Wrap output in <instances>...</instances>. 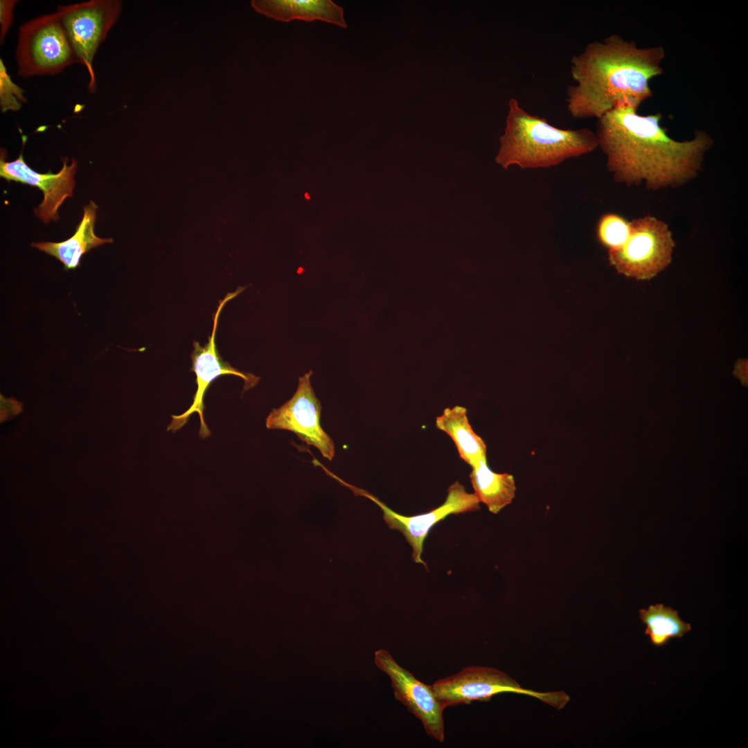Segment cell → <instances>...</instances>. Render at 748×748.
Listing matches in <instances>:
<instances>
[{
  "instance_id": "6da1fadb",
  "label": "cell",
  "mask_w": 748,
  "mask_h": 748,
  "mask_svg": "<svg viewBox=\"0 0 748 748\" xmlns=\"http://www.w3.org/2000/svg\"><path fill=\"white\" fill-rule=\"evenodd\" d=\"M659 114L640 115L637 108L622 104L598 118V146L616 181L627 185L643 181L652 189L678 186L699 170L712 143L704 132L686 141L671 139L660 125Z\"/></svg>"
},
{
  "instance_id": "7a4b0ae2",
  "label": "cell",
  "mask_w": 748,
  "mask_h": 748,
  "mask_svg": "<svg viewBox=\"0 0 748 748\" xmlns=\"http://www.w3.org/2000/svg\"><path fill=\"white\" fill-rule=\"evenodd\" d=\"M664 56L661 46L639 48L618 35L589 43L571 60L568 112L575 118L598 119L618 105L638 108L652 96L649 82L661 74Z\"/></svg>"
},
{
  "instance_id": "3957f363",
  "label": "cell",
  "mask_w": 748,
  "mask_h": 748,
  "mask_svg": "<svg viewBox=\"0 0 748 748\" xmlns=\"http://www.w3.org/2000/svg\"><path fill=\"white\" fill-rule=\"evenodd\" d=\"M506 126L500 137L495 161L504 169L549 168L589 153L598 147L597 136L587 128L564 130L525 111L510 98Z\"/></svg>"
},
{
  "instance_id": "277c9868",
  "label": "cell",
  "mask_w": 748,
  "mask_h": 748,
  "mask_svg": "<svg viewBox=\"0 0 748 748\" xmlns=\"http://www.w3.org/2000/svg\"><path fill=\"white\" fill-rule=\"evenodd\" d=\"M17 75H53L76 62L65 29L55 12L23 24L16 48Z\"/></svg>"
},
{
  "instance_id": "5b68a950",
  "label": "cell",
  "mask_w": 748,
  "mask_h": 748,
  "mask_svg": "<svg viewBox=\"0 0 748 748\" xmlns=\"http://www.w3.org/2000/svg\"><path fill=\"white\" fill-rule=\"evenodd\" d=\"M444 709L474 701L489 702L501 693L524 694L560 710L570 697L563 691L540 693L523 688L506 673L493 668L470 666L431 685Z\"/></svg>"
},
{
  "instance_id": "8992f818",
  "label": "cell",
  "mask_w": 748,
  "mask_h": 748,
  "mask_svg": "<svg viewBox=\"0 0 748 748\" xmlns=\"http://www.w3.org/2000/svg\"><path fill=\"white\" fill-rule=\"evenodd\" d=\"M627 241L609 251V260L618 272L637 280H648L670 262L675 242L666 224L646 216L632 220Z\"/></svg>"
},
{
  "instance_id": "52a82bcc",
  "label": "cell",
  "mask_w": 748,
  "mask_h": 748,
  "mask_svg": "<svg viewBox=\"0 0 748 748\" xmlns=\"http://www.w3.org/2000/svg\"><path fill=\"white\" fill-rule=\"evenodd\" d=\"M122 10L118 0H90L59 6L58 14L75 54L76 63L83 64L89 75L88 89L96 90L93 67L94 55L118 20Z\"/></svg>"
},
{
  "instance_id": "ba28073f",
  "label": "cell",
  "mask_w": 748,
  "mask_h": 748,
  "mask_svg": "<svg viewBox=\"0 0 748 748\" xmlns=\"http://www.w3.org/2000/svg\"><path fill=\"white\" fill-rule=\"evenodd\" d=\"M341 483L352 490L357 495L368 498L383 512V519L391 529L399 531L412 547V558L416 563L427 564L421 556L423 544L431 528L452 514L474 512L480 509V501L474 493H469L465 486L456 481L447 489L445 502L430 511L413 516L398 514L389 508L378 498L367 491L353 486L344 481Z\"/></svg>"
},
{
  "instance_id": "9c48e42d",
  "label": "cell",
  "mask_w": 748,
  "mask_h": 748,
  "mask_svg": "<svg viewBox=\"0 0 748 748\" xmlns=\"http://www.w3.org/2000/svg\"><path fill=\"white\" fill-rule=\"evenodd\" d=\"M244 289L239 287L235 292L228 293L220 301L214 316L212 333L207 344L202 346L199 342H194V350L191 354L193 363L191 370L196 375L197 391L193 397V402L188 409L181 415L172 416V420L168 427V431L175 432L181 429L186 424L190 415L197 412L200 420L199 436L202 438L209 436L211 431L204 418V399L211 384L221 375H233L243 379L244 389L247 390L256 386L259 381V377L249 373L241 372L232 367L227 362H224L218 354L215 343L216 329L222 309L228 301L238 296Z\"/></svg>"
},
{
  "instance_id": "30bf717a",
  "label": "cell",
  "mask_w": 748,
  "mask_h": 748,
  "mask_svg": "<svg viewBox=\"0 0 748 748\" xmlns=\"http://www.w3.org/2000/svg\"><path fill=\"white\" fill-rule=\"evenodd\" d=\"M312 374V371H310L299 378L294 395L270 412L266 426L268 429L294 432L302 441L314 446L323 457L332 461L335 453V445L320 424L321 404L311 386Z\"/></svg>"
},
{
  "instance_id": "8fae6325",
  "label": "cell",
  "mask_w": 748,
  "mask_h": 748,
  "mask_svg": "<svg viewBox=\"0 0 748 748\" xmlns=\"http://www.w3.org/2000/svg\"><path fill=\"white\" fill-rule=\"evenodd\" d=\"M375 663L380 670L390 677L395 698L422 723L426 733L431 738L443 742L445 729L443 713L445 709L431 686L418 680L384 649L375 651Z\"/></svg>"
},
{
  "instance_id": "7c38bea8",
  "label": "cell",
  "mask_w": 748,
  "mask_h": 748,
  "mask_svg": "<svg viewBox=\"0 0 748 748\" xmlns=\"http://www.w3.org/2000/svg\"><path fill=\"white\" fill-rule=\"evenodd\" d=\"M63 166L57 173H39L30 168L21 153L13 161L0 160V176L8 181H14L39 188L44 195L41 204L34 213L44 224L59 220L58 209L67 197L73 196L74 176L77 169L75 159L67 165L69 159H62Z\"/></svg>"
},
{
  "instance_id": "4fadbf2b",
  "label": "cell",
  "mask_w": 748,
  "mask_h": 748,
  "mask_svg": "<svg viewBox=\"0 0 748 748\" xmlns=\"http://www.w3.org/2000/svg\"><path fill=\"white\" fill-rule=\"evenodd\" d=\"M251 5L257 12L276 21L319 20L348 27L344 8L330 0H253Z\"/></svg>"
},
{
  "instance_id": "5bb4252c",
  "label": "cell",
  "mask_w": 748,
  "mask_h": 748,
  "mask_svg": "<svg viewBox=\"0 0 748 748\" xmlns=\"http://www.w3.org/2000/svg\"><path fill=\"white\" fill-rule=\"evenodd\" d=\"M97 209L93 201L84 206L83 217L69 239L59 242H34L31 246L59 260L65 270L77 268L82 256L90 249L113 242L112 238H100L94 233Z\"/></svg>"
},
{
  "instance_id": "9a60e30c",
  "label": "cell",
  "mask_w": 748,
  "mask_h": 748,
  "mask_svg": "<svg viewBox=\"0 0 748 748\" xmlns=\"http://www.w3.org/2000/svg\"><path fill=\"white\" fill-rule=\"evenodd\" d=\"M436 426L451 437L460 458L471 467L486 461V445L470 425L466 408L456 405L445 409L436 417Z\"/></svg>"
},
{
  "instance_id": "2e32d148",
  "label": "cell",
  "mask_w": 748,
  "mask_h": 748,
  "mask_svg": "<svg viewBox=\"0 0 748 748\" xmlns=\"http://www.w3.org/2000/svg\"><path fill=\"white\" fill-rule=\"evenodd\" d=\"M470 481L474 494L489 511L497 514L510 504L515 497L516 486L514 477L508 473H497L481 461L472 467Z\"/></svg>"
},
{
  "instance_id": "e0dca14e",
  "label": "cell",
  "mask_w": 748,
  "mask_h": 748,
  "mask_svg": "<svg viewBox=\"0 0 748 748\" xmlns=\"http://www.w3.org/2000/svg\"><path fill=\"white\" fill-rule=\"evenodd\" d=\"M639 617L646 625L645 634L654 646H663L671 638H681L691 630V625L680 618L677 610L662 604L640 609Z\"/></svg>"
},
{
  "instance_id": "ac0fdd59",
  "label": "cell",
  "mask_w": 748,
  "mask_h": 748,
  "mask_svg": "<svg viewBox=\"0 0 748 748\" xmlns=\"http://www.w3.org/2000/svg\"><path fill=\"white\" fill-rule=\"evenodd\" d=\"M630 231L631 223L613 213L604 215L598 224V238L609 251L617 249L623 245Z\"/></svg>"
},
{
  "instance_id": "d6986e66",
  "label": "cell",
  "mask_w": 748,
  "mask_h": 748,
  "mask_svg": "<svg viewBox=\"0 0 748 748\" xmlns=\"http://www.w3.org/2000/svg\"><path fill=\"white\" fill-rule=\"evenodd\" d=\"M24 91L16 84L7 72L2 59H0V106L2 112L17 111L26 103Z\"/></svg>"
},
{
  "instance_id": "ffe728a7",
  "label": "cell",
  "mask_w": 748,
  "mask_h": 748,
  "mask_svg": "<svg viewBox=\"0 0 748 748\" xmlns=\"http://www.w3.org/2000/svg\"><path fill=\"white\" fill-rule=\"evenodd\" d=\"M17 1H0V42L2 44L12 25L14 18V8Z\"/></svg>"
},
{
  "instance_id": "44dd1931",
  "label": "cell",
  "mask_w": 748,
  "mask_h": 748,
  "mask_svg": "<svg viewBox=\"0 0 748 748\" xmlns=\"http://www.w3.org/2000/svg\"><path fill=\"white\" fill-rule=\"evenodd\" d=\"M305 198H306V199H309L310 198V196L308 195V194L307 193H306L305 194Z\"/></svg>"
}]
</instances>
